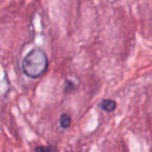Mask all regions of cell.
<instances>
[{
  "mask_svg": "<svg viewBox=\"0 0 152 152\" xmlns=\"http://www.w3.org/2000/svg\"><path fill=\"white\" fill-rule=\"evenodd\" d=\"M48 68V57L43 49L34 48L24 56L22 61V70L29 78H39Z\"/></svg>",
  "mask_w": 152,
  "mask_h": 152,
  "instance_id": "obj_1",
  "label": "cell"
},
{
  "mask_svg": "<svg viewBox=\"0 0 152 152\" xmlns=\"http://www.w3.org/2000/svg\"><path fill=\"white\" fill-rule=\"evenodd\" d=\"M36 152H56V148L53 145H48V146H38L34 148Z\"/></svg>",
  "mask_w": 152,
  "mask_h": 152,
  "instance_id": "obj_4",
  "label": "cell"
},
{
  "mask_svg": "<svg viewBox=\"0 0 152 152\" xmlns=\"http://www.w3.org/2000/svg\"><path fill=\"white\" fill-rule=\"evenodd\" d=\"M100 107L106 113H112L117 108V102L112 99H104L100 103Z\"/></svg>",
  "mask_w": 152,
  "mask_h": 152,
  "instance_id": "obj_2",
  "label": "cell"
},
{
  "mask_svg": "<svg viewBox=\"0 0 152 152\" xmlns=\"http://www.w3.org/2000/svg\"><path fill=\"white\" fill-rule=\"evenodd\" d=\"M59 125L61 128H69L71 125V117L68 114H63L59 118Z\"/></svg>",
  "mask_w": 152,
  "mask_h": 152,
  "instance_id": "obj_3",
  "label": "cell"
}]
</instances>
